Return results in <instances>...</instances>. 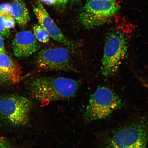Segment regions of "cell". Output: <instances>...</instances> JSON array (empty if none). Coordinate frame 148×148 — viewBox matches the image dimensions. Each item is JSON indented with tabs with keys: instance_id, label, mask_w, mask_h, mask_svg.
<instances>
[{
	"instance_id": "1",
	"label": "cell",
	"mask_w": 148,
	"mask_h": 148,
	"mask_svg": "<svg viewBox=\"0 0 148 148\" xmlns=\"http://www.w3.org/2000/svg\"><path fill=\"white\" fill-rule=\"evenodd\" d=\"M30 95L42 102H50L73 97L78 88V83L63 77H33L28 83Z\"/></svg>"
},
{
	"instance_id": "2",
	"label": "cell",
	"mask_w": 148,
	"mask_h": 148,
	"mask_svg": "<svg viewBox=\"0 0 148 148\" xmlns=\"http://www.w3.org/2000/svg\"><path fill=\"white\" fill-rule=\"evenodd\" d=\"M126 36L119 31H114L107 36L101 62V73L106 77L117 73L126 56L128 49Z\"/></svg>"
},
{
	"instance_id": "3",
	"label": "cell",
	"mask_w": 148,
	"mask_h": 148,
	"mask_svg": "<svg viewBox=\"0 0 148 148\" xmlns=\"http://www.w3.org/2000/svg\"><path fill=\"white\" fill-rule=\"evenodd\" d=\"M123 106V101L115 92L107 87H100L90 96L85 120L90 123L103 119Z\"/></svg>"
},
{
	"instance_id": "4",
	"label": "cell",
	"mask_w": 148,
	"mask_h": 148,
	"mask_svg": "<svg viewBox=\"0 0 148 148\" xmlns=\"http://www.w3.org/2000/svg\"><path fill=\"white\" fill-rule=\"evenodd\" d=\"M148 142L147 125L143 122H136L116 131L105 148H147Z\"/></svg>"
},
{
	"instance_id": "5",
	"label": "cell",
	"mask_w": 148,
	"mask_h": 148,
	"mask_svg": "<svg viewBox=\"0 0 148 148\" xmlns=\"http://www.w3.org/2000/svg\"><path fill=\"white\" fill-rule=\"evenodd\" d=\"M30 101L23 96L11 95L0 97V118L14 127L25 125L29 120Z\"/></svg>"
},
{
	"instance_id": "6",
	"label": "cell",
	"mask_w": 148,
	"mask_h": 148,
	"mask_svg": "<svg viewBox=\"0 0 148 148\" xmlns=\"http://www.w3.org/2000/svg\"><path fill=\"white\" fill-rule=\"evenodd\" d=\"M119 9L115 1L105 0L88 1L79 15V21L86 28H94L106 23Z\"/></svg>"
},
{
	"instance_id": "7",
	"label": "cell",
	"mask_w": 148,
	"mask_h": 148,
	"mask_svg": "<svg viewBox=\"0 0 148 148\" xmlns=\"http://www.w3.org/2000/svg\"><path fill=\"white\" fill-rule=\"evenodd\" d=\"M36 64L42 69L78 72L74 66L69 50L66 48H48L37 55Z\"/></svg>"
},
{
	"instance_id": "8",
	"label": "cell",
	"mask_w": 148,
	"mask_h": 148,
	"mask_svg": "<svg viewBox=\"0 0 148 148\" xmlns=\"http://www.w3.org/2000/svg\"><path fill=\"white\" fill-rule=\"evenodd\" d=\"M33 11L38 20L40 25L45 29L50 36L55 41L66 46L68 49L74 51L76 49L75 42L63 34L40 1L33 5Z\"/></svg>"
},
{
	"instance_id": "9",
	"label": "cell",
	"mask_w": 148,
	"mask_h": 148,
	"mask_svg": "<svg viewBox=\"0 0 148 148\" xmlns=\"http://www.w3.org/2000/svg\"><path fill=\"white\" fill-rule=\"evenodd\" d=\"M40 46L34 35L29 31L18 32L12 42L14 54L20 58L29 57L39 50Z\"/></svg>"
},
{
	"instance_id": "10",
	"label": "cell",
	"mask_w": 148,
	"mask_h": 148,
	"mask_svg": "<svg viewBox=\"0 0 148 148\" xmlns=\"http://www.w3.org/2000/svg\"><path fill=\"white\" fill-rule=\"evenodd\" d=\"M0 69L7 79L14 84L19 82L22 68L5 53H0Z\"/></svg>"
},
{
	"instance_id": "11",
	"label": "cell",
	"mask_w": 148,
	"mask_h": 148,
	"mask_svg": "<svg viewBox=\"0 0 148 148\" xmlns=\"http://www.w3.org/2000/svg\"><path fill=\"white\" fill-rule=\"evenodd\" d=\"M11 6L12 17L20 27H25L30 18L25 2L23 0H14Z\"/></svg>"
},
{
	"instance_id": "12",
	"label": "cell",
	"mask_w": 148,
	"mask_h": 148,
	"mask_svg": "<svg viewBox=\"0 0 148 148\" xmlns=\"http://www.w3.org/2000/svg\"><path fill=\"white\" fill-rule=\"evenodd\" d=\"M34 35L39 41L47 43L49 42L50 36L49 33L41 25H35L33 27Z\"/></svg>"
},
{
	"instance_id": "13",
	"label": "cell",
	"mask_w": 148,
	"mask_h": 148,
	"mask_svg": "<svg viewBox=\"0 0 148 148\" xmlns=\"http://www.w3.org/2000/svg\"><path fill=\"white\" fill-rule=\"evenodd\" d=\"M10 34V29L7 28L4 16L0 14V35L8 37Z\"/></svg>"
},
{
	"instance_id": "14",
	"label": "cell",
	"mask_w": 148,
	"mask_h": 148,
	"mask_svg": "<svg viewBox=\"0 0 148 148\" xmlns=\"http://www.w3.org/2000/svg\"><path fill=\"white\" fill-rule=\"evenodd\" d=\"M11 5L9 3H3L0 5V14L5 17L12 16Z\"/></svg>"
},
{
	"instance_id": "15",
	"label": "cell",
	"mask_w": 148,
	"mask_h": 148,
	"mask_svg": "<svg viewBox=\"0 0 148 148\" xmlns=\"http://www.w3.org/2000/svg\"><path fill=\"white\" fill-rule=\"evenodd\" d=\"M5 25L7 29H9L13 28L15 25V20L12 16L5 17Z\"/></svg>"
},
{
	"instance_id": "16",
	"label": "cell",
	"mask_w": 148,
	"mask_h": 148,
	"mask_svg": "<svg viewBox=\"0 0 148 148\" xmlns=\"http://www.w3.org/2000/svg\"><path fill=\"white\" fill-rule=\"evenodd\" d=\"M10 144L5 139L0 138V148H11Z\"/></svg>"
},
{
	"instance_id": "17",
	"label": "cell",
	"mask_w": 148,
	"mask_h": 148,
	"mask_svg": "<svg viewBox=\"0 0 148 148\" xmlns=\"http://www.w3.org/2000/svg\"><path fill=\"white\" fill-rule=\"evenodd\" d=\"M0 53H5L4 41L1 35H0Z\"/></svg>"
},
{
	"instance_id": "18",
	"label": "cell",
	"mask_w": 148,
	"mask_h": 148,
	"mask_svg": "<svg viewBox=\"0 0 148 148\" xmlns=\"http://www.w3.org/2000/svg\"><path fill=\"white\" fill-rule=\"evenodd\" d=\"M42 3L47 5H51L54 4L57 2V0H41Z\"/></svg>"
},
{
	"instance_id": "19",
	"label": "cell",
	"mask_w": 148,
	"mask_h": 148,
	"mask_svg": "<svg viewBox=\"0 0 148 148\" xmlns=\"http://www.w3.org/2000/svg\"><path fill=\"white\" fill-rule=\"evenodd\" d=\"M0 79H2L3 80L7 79L1 69H0Z\"/></svg>"
},
{
	"instance_id": "20",
	"label": "cell",
	"mask_w": 148,
	"mask_h": 148,
	"mask_svg": "<svg viewBox=\"0 0 148 148\" xmlns=\"http://www.w3.org/2000/svg\"><path fill=\"white\" fill-rule=\"evenodd\" d=\"M68 1V0H57V2L61 3H66Z\"/></svg>"
},
{
	"instance_id": "21",
	"label": "cell",
	"mask_w": 148,
	"mask_h": 148,
	"mask_svg": "<svg viewBox=\"0 0 148 148\" xmlns=\"http://www.w3.org/2000/svg\"><path fill=\"white\" fill-rule=\"evenodd\" d=\"M86 1H91V0H86ZM105 1H115L116 0H105Z\"/></svg>"
},
{
	"instance_id": "22",
	"label": "cell",
	"mask_w": 148,
	"mask_h": 148,
	"mask_svg": "<svg viewBox=\"0 0 148 148\" xmlns=\"http://www.w3.org/2000/svg\"><path fill=\"white\" fill-rule=\"evenodd\" d=\"M71 1H75V0H71Z\"/></svg>"
}]
</instances>
